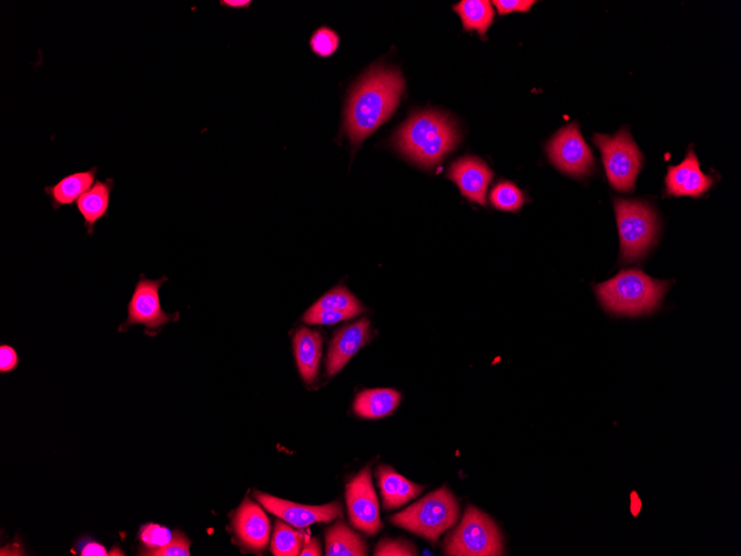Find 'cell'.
Wrapping results in <instances>:
<instances>
[{"instance_id": "cell-1", "label": "cell", "mask_w": 741, "mask_h": 556, "mask_svg": "<svg viewBox=\"0 0 741 556\" xmlns=\"http://www.w3.org/2000/svg\"><path fill=\"white\" fill-rule=\"evenodd\" d=\"M405 82L397 69L374 67L353 89L345 111L344 128L358 147L380 128L400 104Z\"/></svg>"}, {"instance_id": "cell-2", "label": "cell", "mask_w": 741, "mask_h": 556, "mask_svg": "<svg viewBox=\"0 0 741 556\" xmlns=\"http://www.w3.org/2000/svg\"><path fill=\"white\" fill-rule=\"evenodd\" d=\"M458 129L438 111H420L400 127L394 147L406 159L425 169L438 166L459 143Z\"/></svg>"}, {"instance_id": "cell-3", "label": "cell", "mask_w": 741, "mask_h": 556, "mask_svg": "<svg viewBox=\"0 0 741 556\" xmlns=\"http://www.w3.org/2000/svg\"><path fill=\"white\" fill-rule=\"evenodd\" d=\"M669 282L649 277L638 269L624 270L606 282L594 286L598 300L617 316L648 315L661 306Z\"/></svg>"}, {"instance_id": "cell-4", "label": "cell", "mask_w": 741, "mask_h": 556, "mask_svg": "<svg viewBox=\"0 0 741 556\" xmlns=\"http://www.w3.org/2000/svg\"><path fill=\"white\" fill-rule=\"evenodd\" d=\"M459 514V503L453 493L448 488H442L393 515L391 522L434 544L445 531L454 527Z\"/></svg>"}, {"instance_id": "cell-5", "label": "cell", "mask_w": 741, "mask_h": 556, "mask_svg": "<svg viewBox=\"0 0 741 556\" xmlns=\"http://www.w3.org/2000/svg\"><path fill=\"white\" fill-rule=\"evenodd\" d=\"M621 261L633 264L641 261L655 244L658 221L654 209L643 201L616 198L614 200Z\"/></svg>"}, {"instance_id": "cell-6", "label": "cell", "mask_w": 741, "mask_h": 556, "mask_svg": "<svg viewBox=\"0 0 741 556\" xmlns=\"http://www.w3.org/2000/svg\"><path fill=\"white\" fill-rule=\"evenodd\" d=\"M451 556H500L504 553L502 534L493 520L479 509H466L462 522L444 544Z\"/></svg>"}, {"instance_id": "cell-7", "label": "cell", "mask_w": 741, "mask_h": 556, "mask_svg": "<svg viewBox=\"0 0 741 556\" xmlns=\"http://www.w3.org/2000/svg\"><path fill=\"white\" fill-rule=\"evenodd\" d=\"M594 143L601 150L606 176L611 186L631 194L643 166V154L626 129L615 136L597 134Z\"/></svg>"}, {"instance_id": "cell-8", "label": "cell", "mask_w": 741, "mask_h": 556, "mask_svg": "<svg viewBox=\"0 0 741 556\" xmlns=\"http://www.w3.org/2000/svg\"><path fill=\"white\" fill-rule=\"evenodd\" d=\"M168 281L166 276L151 280L145 275H140L134 288L133 296L128 302V317L121 323L119 332H126L134 326H144L146 335L158 332L170 321L178 320L179 313L172 315L161 307L160 289Z\"/></svg>"}, {"instance_id": "cell-9", "label": "cell", "mask_w": 741, "mask_h": 556, "mask_svg": "<svg viewBox=\"0 0 741 556\" xmlns=\"http://www.w3.org/2000/svg\"><path fill=\"white\" fill-rule=\"evenodd\" d=\"M547 154L558 170L572 177H585L595 168L593 151L576 123L558 131L547 145Z\"/></svg>"}, {"instance_id": "cell-10", "label": "cell", "mask_w": 741, "mask_h": 556, "mask_svg": "<svg viewBox=\"0 0 741 556\" xmlns=\"http://www.w3.org/2000/svg\"><path fill=\"white\" fill-rule=\"evenodd\" d=\"M347 504L351 524L365 534L382 529L379 502L373 488L370 468H365L347 485Z\"/></svg>"}, {"instance_id": "cell-11", "label": "cell", "mask_w": 741, "mask_h": 556, "mask_svg": "<svg viewBox=\"0 0 741 556\" xmlns=\"http://www.w3.org/2000/svg\"><path fill=\"white\" fill-rule=\"evenodd\" d=\"M253 495L263 508L277 515L278 518L294 528L303 529L314 523H330L342 515V507L339 502L321 505V507H310V505L278 499L259 491Z\"/></svg>"}, {"instance_id": "cell-12", "label": "cell", "mask_w": 741, "mask_h": 556, "mask_svg": "<svg viewBox=\"0 0 741 556\" xmlns=\"http://www.w3.org/2000/svg\"><path fill=\"white\" fill-rule=\"evenodd\" d=\"M232 523L239 544L247 551L261 553L267 548L271 525L267 514L257 503L250 499L243 501Z\"/></svg>"}, {"instance_id": "cell-13", "label": "cell", "mask_w": 741, "mask_h": 556, "mask_svg": "<svg viewBox=\"0 0 741 556\" xmlns=\"http://www.w3.org/2000/svg\"><path fill=\"white\" fill-rule=\"evenodd\" d=\"M372 338L371 322L362 319L334 333L327 360L328 377L339 373Z\"/></svg>"}, {"instance_id": "cell-14", "label": "cell", "mask_w": 741, "mask_h": 556, "mask_svg": "<svg viewBox=\"0 0 741 556\" xmlns=\"http://www.w3.org/2000/svg\"><path fill=\"white\" fill-rule=\"evenodd\" d=\"M493 177L489 166L476 157L455 161L448 174V178L461 190L462 196L483 207L486 206V194Z\"/></svg>"}, {"instance_id": "cell-15", "label": "cell", "mask_w": 741, "mask_h": 556, "mask_svg": "<svg viewBox=\"0 0 741 556\" xmlns=\"http://www.w3.org/2000/svg\"><path fill=\"white\" fill-rule=\"evenodd\" d=\"M714 184L712 177L705 175L693 150H689L682 164L668 168L666 190L674 197H702Z\"/></svg>"}, {"instance_id": "cell-16", "label": "cell", "mask_w": 741, "mask_h": 556, "mask_svg": "<svg viewBox=\"0 0 741 556\" xmlns=\"http://www.w3.org/2000/svg\"><path fill=\"white\" fill-rule=\"evenodd\" d=\"M114 185L113 178L105 181L97 180L95 185L76 202L77 210L84 219V227L88 236H93L98 222L109 216Z\"/></svg>"}, {"instance_id": "cell-17", "label": "cell", "mask_w": 741, "mask_h": 556, "mask_svg": "<svg viewBox=\"0 0 741 556\" xmlns=\"http://www.w3.org/2000/svg\"><path fill=\"white\" fill-rule=\"evenodd\" d=\"M377 478L385 510L403 507L406 503L419 497L424 490L423 485L405 479L388 465H380L377 469Z\"/></svg>"}, {"instance_id": "cell-18", "label": "cell", "mask_w": 741, "mask_h": 556, "mask_svg": "<svg viewBox=\"0 0 741 556\" xmlns=\"http://www.w3.org/2000/svg\"><path fill=\"white\" fill-rule=\"evenodd\" d=\"M323 339L317 330L301 328L293 338L294 355L302 379L312 384L318 378Z\"/></svg>"}, {"instance_id": "cell-19", "label": "cell", "mask_w": 741, "mask_h": 556, "mask_svg": "<svg viewBox=\"0 0 741 556\" xmlns=\"http://www.w3.org/2000/svg\"><path fill=\"white\" fill-rule=\"evenodd\" d=\"M98 167L78 171L60 179L57 184L45 187V194L52 202L53 208L73 206L81 196L93 187L97 181Z\"/></svg>"}, {"instance_id": "cell-20", "label": "cell", "mask_w": 741, "mask_h": 556, "mask_svg": "<svg viewBox=\"0 0 741 556\" xmlns=\"http://www.w3.org/2000/svg\"><path fill=\"white\" fill-rule=\"evenodd\" d=\"M401 393L393 389H370L355 398L353 408L364 419L377 420L391 416L401 403Z\"/></svg>"}, {"instance_id": "cell-21", "label": "cell", "mask_w": 741, "mask_h": 556, "mask_svg": "<svg viewBox=\"0 0 741 556\" xmlns=\"http://www.w3.org/2000/svg\"><path fill=\"white\" fill-rule=\"evenodd\" d=\"M328 556H364L368 554L367 543L342 521L326 532Z\"/></svg>"}, {"instance_id": "cell-22", "label": "cell", "mask_w": 741, "mask_h": 556, "mask_svg": "<svg viewBox=\"0 0 741 556\" xmlns=\"http://www.w3.org/2000/svg\"><path fill=\"white\" fill-rule=\"evenodd\" d=\"M453 9L462 19L465 32L475 30L485 36L494 22L495 12L489 0H463Z\"/></svg>"}, {"instance_id": "cell-23", "label": "cell", "mask_w": 741, "mask_h": 556, "mask_svg": "<svg viewBox=\"0 0 741 556\" xmlns=\"http://www.w3.org/2000/svg\"><path fill=\"white\" fill-rule=\"evenodd\" d=\"M311 310H331L340 312H349L357 317L363 312L361 302L344 287L334 288L327 295L318 300Z\"/></svg>"}, {"instance_id": "cell-24", "label": "cell", "mask_w": 741, "mask_h": 556, "mask_svg": "<svg viewBox=\"0 0 741 556\" xmlns=\"http://www.w3.org/2000/svg\"><path fill=\"white\" fill-rule=\"evenodd\" d=\"M303 545V535L289 527L288 524L278 521L274 528L271 552L277 556L300 555Z\"/></svg>"}, {"instance_id": "cell-25", "label": "cell", "mask_w": 741, "mask_h": 556, "mask_svg": "<svg viewBox=\"0 0 741 556\" xmlns=\"http://www.w3.org/2000/svg\"><path fill=\"white\" fill-rule=\"evenodd\" d=\"M525 202L526 198L522 190L511 181H501L491 192V204L497 210L516 212L524 206Z\"/></svg>"}, {"instance_id": "cell-26", "label": "cell", "mask_w": 741, "mask_h": 556, "mask_svg": "<svg viewBox=\"0 0 741 556\" xmlns=\"http://www.w3.org/2000/svg\"><path fill=\"white\" fill-rule=\"evenodd\" d=\"M176 532L170 531L166 527H161L159 524L148 523L142 525L139 531V541L144 545V551L142 555H149L151 552L157 551L166 545L175 537Z\"/></svg>"}, {"instance_id": "cell-27", "label": "cell", "mask_w": 741, "mask_h": 556, "mask_svg": "<svg viewBox=\"0 0 741 556\" xmlns=\"http://www.w3.org/2000/svg\"><path fill=\"white\" fill-rule=\"evenodd\" d=\"M339 45V35L328 27L319 28L310 39L312 52L321 58H329L336 54Z\"/></svg>"}, {"instance_id": "cell-28", "label": "cell", "mask_w": 741, "mask_h": 556, "mask_svg": "<svg viewBox=\"0 0 741 556\" xmlns=\"http://www.w3.org/2000/svg\"><path fill=\"white\" fill-rule=\"evenodd\" d=\"M354 317L349 312L309 309L304 315L303 321L308 325L331 326Z\"/></svg>"}, {"instance_id": "cell-29", "label": "cell", "mask_w": 741, "mask_h": 556, "mask_svg": "<svg viewBox=\"0 0 741 556\" xmlns=\"http://www.w3.org/2000/svg\"><path fill=\"white\" fill-rule=\"evenodd\" d=\"M418 554L419 551L412 543L391 539L382 540L374 551V555L377 556H413Z\"/></svg>"}, {"instance_id": "cell-30", "label": "cell", "mask_w": 741, "mask_h": 556, "mask_svg": "<svg viewBox=\"0 0 741 556\" xmlns=\"http://www.w3.org/2000/svg\"><path fill=\"white\" fill-rule=\"evenodd\" d=\"M149 555L155 556H189L190 541L185 534L176 532L172 539L164 548L151 552Z\"/></svg>"}, {"instance_id": "cell-31", "label": "cell", "mask_w": 741, "mask_h": 556, "mask_svg": "<svg viewBox=\"0 0 741 556\" xmlns=\"http://www.w3.org/2000/svg\"><path fill=\"white\" fill-rule=\"evenodd\" d=\"M497 9L499 15H507L511 13H529L531 8L536 4L534 0H494L492 3Z\"/></svg>"}, {"instance_id": "cell-32", "label": "cell", "mask_w": 741, "mask_h": 556, "mask_svg": "<svg viewBox=\"0 0 741 556\" xmlns=\"http://www.w3.org/2000/svg\"><path fill=\"white\" fill-rule=\"evenodd\" d=\"M20 359L16 349L9 345L0 347V373H10L19 366Z\"/></svg>"}, {"instance_id": "cell-33", "label": "cell", "mask_w": 741, "mask_h": 556, "mask_svg": "<svg viewBox=\"0 0 741 556\" xmlns=\"http://www.w3.org/2000/svg\"><path fill=\"white\" fill-rule=\"evenodd\" d=\"M79 553L81 556H107L110 555L103 544L95 541H86L81 544Z\"/></svg>"}, {"instance_id": "cell-34", "label": "cell", "mask_w": 741, "mask_h": 556, "mask_svg": "<svg viewBox=\"0 0 741 556\" xmlns=\"http://www.w3.org/2000/svg\"><path fill=\"white\" fill-rule=\"evenodd\" d=\"M322 554L321 543L318 539L312 538L307 541L301 550V556H320Z\"/></svg>"}, {"instance_id": "cell-35", "label": "cell", "mask_w": 741, "mask_h": 556, "mask_svg": "<svg viewBox=\"0 0 741 556\" xmlns=\"http://www.w3.org/2000/svg\"><path fill=\"white\" fill-rule=\"evenodd\" d=\"M220 5L231 9H247L250 7V0H222Z\"/></svg>"}]
</instances>
